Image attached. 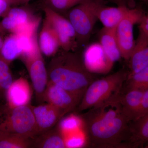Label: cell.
I'll return each instance as SVG.
<instances>
[{
  "mask_svg": "<svg viewBox=\"0 0 148 148\" xmlns=\"http://www.w3.org/2000/svg\"><path fill=\"white\" fill-rule=\"evenodd\" d=\"M119 95L88 109L81 116L82 130L88 146L98 148H130V122L123 112Z\"/></svg>",
  "mask_w": 148,
  "mask_h": 148,
  "instance_id": "1",
  "label": "cell"
},
{
  "mask_svg": "<svg viewBox=\"0 0 148 148\" xmlns=\"http://www.w3.org/2000/svg\"><path fill=\"white\" fill-rule=\"evenodd\" d=\"M49 81L68 90L81 100L95 79L86 68L82 57L74 51L63 50L54 55L47 69Z\"/></svg>",
  "mask_w": 148,
  "mask_h": 148,
  "instance_id": "2",
  "label": "cell"
},
{
  "mask_svg": "<svg viewBox=\"0 0 148 148\" xmlns=\"http://www.w3.org/2000/svg\"><path fill=\"white\" fill-rule=\"evenodd\" d=\"M128 71L121 69L100 79H95L86 88L78 106L82 112L117 97L121 93Z\"/></svg>",
  "mask_w": 148,
  "mask_h": 148,
  "instance_id": "3",
  "label": "cell"
},
{
  "mask_svg": "<svg viewBox=\"0 0 148 148\" xmlns=\"http://www.w3.org/2000/svg\"><path fill=\"white\" fill-rule=\"evenodd\" d=\"M0 132L24 135L34 138L38 135L32 106L0 109Z\"/></svg>",
  "mask_w": 148,
  "mask_h": 148,
  "instance_id": "4",
  "label": "cell"
},
{
  "mask_svg": "<svg viewBox=\"0 0 148 148\" xmlns=\"http://www.w3.org/2000/svg\"><path fill=\"white\" fill-rule=\"evenodd\" d=\"M104 5L102 0H83L70 9L68 19L75 29L79 46L88 41L98 20V12Z\"/></svg>",
  "mask_w": 148,
  "mask_h": 148,
  "instance_id": "5",
  "label": "cell"
},
{
  "mask_svg": "<svg viewBox=\"0 0 148 148\" xmlns=\"http://www.w3.org/2000/svg\"><path fill=\"white\" fill-rule=\"evenodd\" d=\"M145 14L141 9L129 8L124 18L116 27V35L121 57L126 61H128L135 47L134 25L139 24Z\"/></svg>",
  "mask_w": 148,
  "mask_h": 148,
  "instance_id": "6",
  "label": "cell"
},
{
  "mask_svg": "<svg viewBox=\"0 0 148 148\" xmlns=\"http://www.w3.org/2000/svg\"><path fill=\"white\" fill-rule=\"evenodd\" d=\"M40 47L29 55L21 56L26 66L38 101H44L49 82L47 70Z\"/></svg>",
  "mask_w": 148,
  "mask_h": 148,
  "instance_id": "7",
  "label": "cell"
},
{
  "mask_svg": "<svg viewBox=\"0 0 148 148\" xmlns=\"http://www.w3.org/2000/svg\"><path fill=\"white\" fill-rule=\"evenodd\" d=\"M43 11L45 18L50 22L57 33L62 50L74 51L79 45L76 34L70 21L47 6Z\"/></svg>",
  "mask_w": 148,
  "mask_h": 148,
  "instance_id": "8",
  "label": "cell"
},
{
  "mask_svg": "<svg viewBox=\"0 0 148 148\" xmlns=\"http://www.w3.org/2000/svg\"><path fill=\"white\" fill-rule=\"evenodd\" d=\"M44 101L66 114L77 107L81 100L71 92L49 81Z\"/></svg>",
  "mask_w": 148,
  "mask_h": 148,
  "instance_id": "9",
  "label": "cell"
},
{
  "mask_svg": "<svg viewBox=\"0 0 148 148\" xmlns=\"http://www.w3.org/2000/svg\"><path fill=\"white\" fill-rule=\"evenodd\" d=\"M82 58L86 68L93 74L108 73L114 64L99 42L94 43L87 47Z\"/></svg>",
  "mask_w": 148,
  "mask_h": 148,
  "instance_id": "10",
  "label": "cell"
},
{
  "mask_svg": "<svg viewBox=\"0 0 148 148\" xmlns=\"http://www.w3.org/2000/svg\"><path fill=\"white\" fill-rule=\"evenodd\" d=\"M32 110L38 135L52 129L66 114L63 111L49 103L32 106Z\"/></svg>",
  "mask_w": 148,
  "mask_h": 148,
  "instance_id": "11",
  "label": "cell"
},
{
  "mask_svg": "<svg viewBox=\"0 0 148 148\" xmlns=\"http://www.w3.org/2000/svg\"><path fill=\"white\" fill-rule=\"evenodd\" d=\"M8 106L16 108L29 105L32 95V90L29 82L24 77L13 81L6 93Z\"/></svg>",
  "mask_w": 148,
  "mask_h": 148,
  "instance_id": "12",
  "label": "cell"
},
{
  "mask_svg": "<svg viewBox=\"0 0 148 148\" xmlns=\"http://www.w3.org/2000/svg\"><path fill=\"white\" fill-rule=\"evenodd\" d=\"M38 41L42 53L47 57L54 56L61 48L55 29L45 18L43 20Z\"/></svg>",
  "mask_w": 148,
  "mask_h": 148,
  "instance_id": "13",
  "label": "cell"
},
{
  "mask_svg": "<svg viewBox=\"0 0 148 148\" xmlns=\"http://www.w3.org/2000/svg\"><path fill=\"white\" fill-rule=\"evenodd\" d=\"M144 90L132 89L119 95V101L123 112L130 122L138 119Z\"/></svg>",
  "mask_w": 148,
  "mask_h": 148,
  "instance_id": "14",
  "label": "cell"
},
{
  "mask_svg": "<svg viewBox=\"0 0 148 148\" xmlns=\"http://www.w3.org/2000/svg\"><path fill=\"white\" fill-rule=\"evenodd\" d=\"M148 142V112L130 123V148H144Z\"/></svg>",
  "mask_w": 148,
  "mask_h": 148,
  "instance_id": "15",
  "label": "cell"
},
{
  "mask_svg": "<svg viewBox=\"0 0 148 148\" xmlns=\"http://www.w3.org/2000/svg\"><path fill=\"white\" fill-rule=\"evenodd\" d=\"M29 9L25 7H16L10 9L7 16H8L15 25L14 34L20 33L38 21L41 17L35 16Z\"/></svg>",
  "mask_w": 148,
  "mask_h": 148,
  "instance_id": "16",
  "label": "cell"
},
{
  "mask_svg": "<svg viewBox=\"0 0 148 148\" xmlns=\"http://www.w3.org/2000/svg\"><path fill=\"white\" fill-rule=\"evenodd\" d=\"M116 28H103L100 32V43L105 53L113 64L121 58V56L117 41Z\"/></svg>",
  "mask_w": 148,
  "mask_h": 148,
  "instance_id": "17",
  "label": "cell"
},
{
  "mask_svg": "<svg viewBox=\"0 0 148 148\" xmlns=\"http://www.w3.org/2000/svg\"><path fill=\"white\" fill-rule=\"evenodd\" d=\"M129 9L124 5L115 7L104 5L98 12V19L105 28H116L127 14Z\"/></svg>",
  "mask_w": 148,
  "mask_h": 148,
  "instance_id": "18",
  "label": "cell"
},
{
  "mask_svg": "<svg viewBox=\"0 0 148 148\" xmlns=\"http://www.w3.org/2000/svg\"><path fill=\"white\" fill-rule=\"evenodd\" d=\"M32 147L66 148L65 137L58 128H52L35 137Z\"/></svg>",
  "mask_w": 148,
  "mask_h": 148,
  "instance_id": "19",
  "label": "cell"
},
{
  "mask_svg": "<svg viewBox=\"0 0 148 148\" xmlns=\"http://www.w3.org/2000/svg\"><path fill=\"white\" fill-rule=\"evenodd\" d=\"M128 75L136 73L148 66V44L135 42L129 60Z\"/></svg>",
  "mask_w": 148,
  "mask_h": 148,
  "instance_id": "20",
  "label": "cell"
},
{
  "mask_svg": "<svg viewBox=\"0 0 148 148\" xmlns=\"http://www.w3.org/2000/svg\"><path fill=\"white\" fill-rule=\"evenodd\" d=\"M34 139L18 134L0 132V148L32 147Z\"/></svg>",
  "mask_w": 148,
  "mask_h": 148,
  "instance_id": "21",
  "label": "cell"
},
{
  "mask_svg": "<svg viewBox=\"0 0 148 148\" xmlns=\"http://www.w3.org/2000/svg\"><path fill=\"white\" fill-rule=\"evenodd\" d=\"M22 54L16 35L12 34L4 40L0 52V58L9 64L16 58L21 57Z\"/></svg>",
  "mask_w": 148,
  "mask_h": 148,
  "instance_id": "22",
  "label": "cell"
},
{
  "mask_svg": "<svg viewBox=\"0 0 148 148\" xmlns=\"http://www.w3.org/2000/svg\"><path fill=\"white\" fill-rule=\"evenodd\" d=\"M148 89V66L136 73L127 75L121 93L132 89Z\"/></svg>",
  "mask_w": 148,
  "mask_h": 148,
  "instance_id": "23",
  "label": "cell"
},
{
  "mask_svg": "<svg viewBox=\"0 0 148 148\" xmlns=\"http://www.w3.org/2000/svg\"><path fill=\"white\" fill-rule=\"evenodd\" d=\"M58 123L57 128L64 136L82 130L81 117L74 114L62 118Z\"/></svg>",
  "mask_w": 148,
  "mask_h": 148,
  "instance_id": "24",
  "label": "cell"
},
{
  "mask_svg": "<svg viewBox=\"0 0 148 148\" xmlns=\"http://www.w3.org/2000/svg\"><path fill=\"white\" fill-rule=\"evenodd\" d=\"M13 82L9 64L0 58V98L6 93Z\"/></svg>",
  "mask_w": 148,
  "mask_h": 148,
  "instance_id": "25",
  "label": "cell"
},
{
  "mask_svg": "<svg viewBox=\"0 0 148 148\" xmlns=\"http://www.w3.org/2000/svg\"><path fill=\"white\" fill-rule=\"evenodd\" d=\"M66 148H77L86 147L87 140L83 130L64 136Z\"/></svg>",
  "mask_w": 148,
  "mask_h": 148,
  "instance_id": "26",
  "label": "cell"
},
{
  "mask_svg": "<svg viewBox=\"0 0 148 148\" xmlns=\"http://www.w3.org/2000/svg\"><path fill=\"white\" fill-rule=\"evenodd\" d=\"M47 5L51 9L59 12L70 10L83 0H46Z\"/></svg>",
  "mask_w": 148,
  "mask_h": 148,
  "instance_id": "27",
  "label": "cell"
},
{
  "mask_svg": "<svg viewBox=\"0 0 148 148\" xmlns=\"http://www.w3.org/2000/svg\"><path fill=\"white\" fill-rule=\"evenodd\" d=\"M138 24L139 35L135 42L148 44V13L144 14Z\"/></svg>",
  "mask_w": 148,
  "mask_h": 148,
  "instance_id": "28",
  "label": "cell"
},
{
  "mask_svg": "<svg viewBox=\"0 0 148 148\" xmlns=\"http://www.w3.org/2000/svg\"><path fill=\"white\" fill-rule=\"evenodd\" d=\"M147 112H148V89L144 90L142 101H141L140 112L137 119L143 116Z\"/></svg>",
  "mask_w": 148,
  "mask_h": 148,
  "instance_id": "29",
  "label": "cell"
},
{
  "mask_svg": "<svg viewBox=\"0 0 148 148\" xmlns=\"http://www.w3.org/2000/svg\"><path fill=\"white\" fill-rule=\"evenodd\" d=\"M10 4L7 0H0V16L6 15L10 8Z\"/></svg>",
  "mask_w": 148,
  "mask_h": 148,
  "instance_id": "30",
  "label": "cell"
},
{
  "mask_svg": "<svg viewBox=\"0 0 148 148\" xmlns=\"http://www.w3.org/2000/svg\"><path fill=\"white\" fill-rule=\"evenodd\" d=\"M31 1V0H17V4H26Z\"/></svg>",
  "mask_w": 148,
  "mask_h": 148,
  "instance_id": "31",
  "label": "cell"
},
{
  "mask_svg": "<svg viewBox=\"0 0 148 148\" xmlns=\"http://www.w3.org/2000/svg\"><path fill=\"white\" fill-rule=\"evenodd\" d=\"M4 42V40H3L2 37L1 36H0V52H1V49L2 47L3 44Z\"/></svg>",
  "mask_w": 148,
  "mask_h": 148,
  "instance_id": "32",
  "label": "cell"
},
{
  "mask_svg": "<svg viewBox=\"0 0 148 148\" xmlns=\"http://www.w3.org/2000/svg\"><path fill=\"white\" fill-rule=\"evenodd\" d=\"M10 3L17 4V0H7Z\"/></svg>",
  "mask_w": 148,
  "mask_h": 148,
  "instance_id": "33",
  "label": "cell"
},
{
  "mask_svg": "<svg viewBox=\"0 0 148 148\" xmlns=\"http://www.w3.org/2000/svg\"><path fill=\"white\" fill-rule=\"evenodd\" d=\"M138 1H142L145 3H146L148 4V0H138Z\"/></svg>",
  "mask_w": 148,
  "mask_h": 148,
  "instance_id": "34",
  "label": "cell"
},
{
  "mask_svg": "<svg viewBox=\"0 0 148 148\" xmlns=\"http://www.w3.org/2000/svg\"><path fill=\"white\" fill-rule=\"evenodd\" d=\"M144 148H148V142L146 143L145 145L144 146Z\"/></svg>",
  "mask_w": 148,
  "mask_h": 148,
  "instance_id": "35",
  "label": "cell"
}]
</instances>
